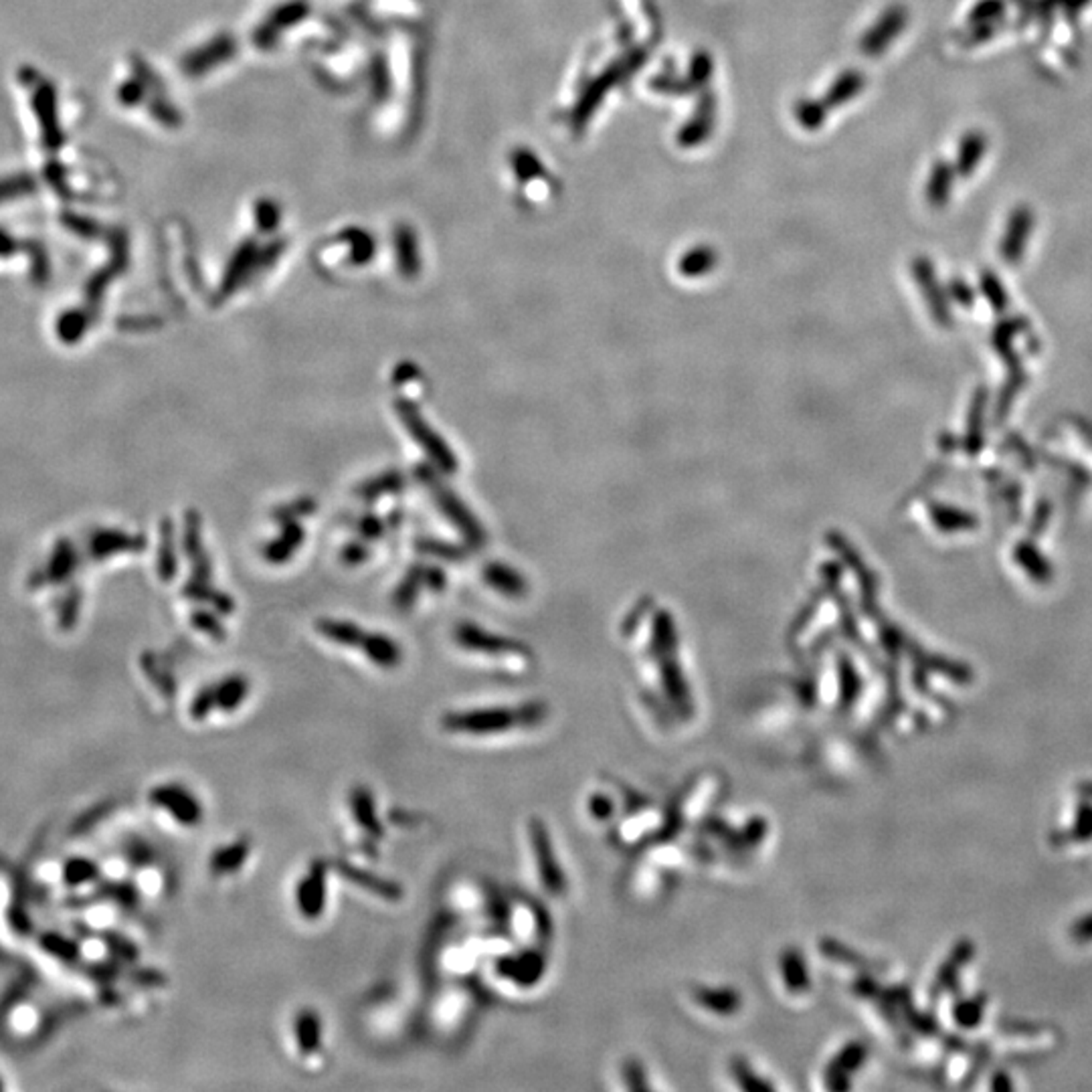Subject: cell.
<instances>
[{
  "mask_svg": "<svg viewBox=\"0 0 1092 1092\" xmlns=\"http://www.w3.org/2000/svg\"><path fill=\"white\" fill-rule=\"evenodd\" d=\"M528 832H531V846L534 852V862H537L538 876L542 880L540 884L545 887L548 895L562 896L567 892V878L565 872H562L561 864L554 858L553 841L551 836H548L546 825L538 822V819H531Z\"/></svg>",
  "mask_w": 1092,
  "mask_h": 1092,
  "instance_id": "cell-6",
  "label": "cell"
},
{
  "mask_svg": "<svg viewBox=\"0 0 1092 1092\" xmlns=\"http://www.w3.org/2000/svg\"><path fill=\"white\" fill-rule=\"evenodd\" d=\"M910 12L906 4H890L874 25L860 37V51L866 57H878L888 51V47L906 31Z\"/></svg>",
  "mask_w": 1092,
  "mask_h": 1092,
  "instance_id": "cell-7",
  "label": "cell"
},
{
  "mask_svg": "<svg viewBox=\"0 0 1092 1092\" xmlns=\"http://www.w3.org/2000/svg\"><path fill=\"white\" fill-rule=\"evenodd\" d=\"M190 623H192V627H195V630L203 631L205 635H209V638L215 639V641H223L227 638V631H225L223 623H221V621L215 616H213V613L205 611V609L192 611Z\"/></svg>",
  "mask_w": 1092,
  "mask_h": 1092,
  "instance_id": "cell-35",
  "label": "cell"
},
{
  "mask_svg": "<svg viewBox=\"0 0 1092 1092\" xmlns=\"http://www.w3.org/2000/svg\"><path fill=\"white\" fill-rule=\"evenodd\" d=\"M415 474H417V480L433 494L435 504H438L441 514L449 518V523L458 528L469 545H482L484 531H482L480 523H477V520L472 516V512L468 510V506L453 494V490L447 488V485L441 482V477L435 476L433 469L430 466H423V463L415 468Z\"/></svg>",
  "mask_w": 1092,
  "mask_h": 1092,
  "instance_id": "cell-4",
  "label": "cell"
},
{
  "mask_svg": "<svg viewBox=\"0 0 1092 1092\" xmlns=\"http://www.w3.org/2000/svg\"><path fill=\"white\" fill-rule=\"evenodd\" d=\"M989 148V140L987 134L981 130H967L965 134L961 136L959 146H957V156H955V170H957V176L961 178H971L977 168H980V164L983 162L985 154H987Z\"/></svg>",
  "mask_w": 1092,
  "mask_h": 1092,
  "instance_id": "cell-17",
  "label": "cell"
},
{
  "mask_svg": "<svg viewBox=\"0 0 1092 1092\" xmlns=\"http://www.w3.org/2000/svg\"><path fill=\"white\" fill-rule=\"evenodd\" d=\"M955 176H957L955 164L947 160H937L933 164L925 187V198L933 209H943V206H947V203L951 201Z\"/></svg>",
  "mask_w": 1092,
  "mask_h": 1092,
  "instance_id": "cell-19",
  "label": "cell"
},
{
  "mask_svg": "<svg viewBox=\"0 0 1092 1092\" xmlns=\"http://www.w3.org/2000/svg\"><path fill=\"white\" fill-rule=\"evenodd\" d=\"M316 631L328 641H332V644L345 646V647H359V649L362 646L364 633H367L364 630H360L359 625L352 623V621L328 619V617L316 621Z\"/></svg>",
  "mask_w": 1092,
  "mask_h": 1092,
  "instance_id": "cell-24",
  "label": "cell"
},
{
  "mask_svg": "<svg viewBox=\"0 0 1092 1092\" xmlns=\"http://www.w3.org/2000/svg\"><path fill=\"white\" fill-rule=\"evenodd\" d=\"M330 862L314 860L310 864L308 872L299 878L296 887V906L298 912L306 920H318L326 910L328 898V870Z\"/></svg>",
  "mask_w": 1092,
  "mask_h": 1092,
  "instance_id": "cell-8",
  "label": "cell"
},
{
  "mask_svg": "<svg viewBox=\"0 0 1092 1092\" xmlns=\"http://www.w3.org/2000/svg\"><path fill=\"white\" fill-rule=\"evenodd\" d=\"M545 718V706L538 702H528L516 709L508 706H492V709H469L452 710L441 716L439 724L452 734H472V737H488V734H502L518 728H532Z\"/></svg>",
  "mask_w": 1092,
  "mask_h": 1092,
  "instance_id": "cell-1",
  "label": "cell"
},
{
  "mask_svg": "<svg viewBox=\"0 0 1092 1092\" xmlns=\"http://www.w3.org/2000/svg\"><path fill=\"white\" fill-rule=\"evenodd\" d=\"M417 548L421 553L438 556V559L441 561H463L461 546L445 545V542H441V540H419Z\"/></svg>",
  "mask_w": 1092,
  "mask_h": 1092,
  "instance_id": "cell-39",
  "label": "cell"
},
{
  "mask_svg": "<svg viewBox=\"0 0 1092 1092\" xmlns=\"http://www.w3.org/2000/svg\"><path fill=\"white\" fill-rule=\"evenodd\" d=\"M484 579L490 585V587L498 589L502 595H508V597L524 595L523 577H520L516 570L506 565H498V562H490V565H485Z\"/></svg>",
  "mask_w": 1092,
  "mask_h": 1092,
  "instance_id": "cell-25",
  "label": "cell"
},
{
  "mask_svg": "<svg viewBox=\"0 0 1092 1092\" xmlns=\"http://www.w3.org/2000/svg\"><path fill=\"white\" fill-rule=\"evenodd\" d=\"M712 71H715V61H712L710 53L696 51L694 55H692V59H690L686 77H688V81H690L692 88L701 89V88H706V85H709L710 77H712Z\"/></svg>",
  "mask_w": 1092,
  "mask_h": 1092,
  "instance_id": "cell-33",
  "label": "cell"
},
{
  "mask_svg": "<svg viewBox=\"0 0 1092 1092\" xmlns=\"http://www.w3.org/2000/svg\"><path fill=\"white\" fill-rule=\"evenodd\" d=\"M999 25H971L969 31L961 37L963 47H975L981 43H987L994 35H997Z\"/></svg>",
  "mask_w": 1092,
  "mask_h": 1092,
  "instance_id": "cell-41",
  "label": "cell"
},
{
  "mask_svg": "<svg viewBox=\"0 0 1092 1092\" xmlns=\"http://www.w3.org/2000/svg\"><path fill=\"white\" fill-rule=\"evenodd\" d=\"M184 551L192 565V579L211 583V561L201 538V516L195 510L184 514Z\"/></svg>",
  "mask_w": 1092,
  "mask_h": 1092,
  "instance_id": "cell-14",
  "label": "cell"
},
{
  "mask_svg": "<svg viewBox=\"0 0 1092 1092\" xmlns=\"http://www.w3.org/2000/svg\"><path fill=\"white\" fill-rule=\"evenodd\" d=\"M453 639L455 644L460 647L468 649V652H477V654H524L528 649H524V646L516 644V641H510L506 638H500V635H494L490 631L482 630V627H477L474 623H468V621H463V623H458V627L453 630Z\"/></svg>",
  "mask_w": 1092,
  "mask_h": 1092,
  "instance_id": "cell-10",
  "label": "cell"
},
{
  "mask_svg": "<svg viewBox=\"0 0 1092 1092\" xmlns=\"http://www.w3.org/2000/svg\"><path fill=\"white\" fill-rule=\"evenodd\" d=\"M866 83H868L866 75H864L860 69L841 71L830 88H827L825 96H824V104L830 110L841 108L844 104L858 97L864 91V88H866Z\"/></svg>",
  "mask_w": 1092,
  "mask_h": 1092,
  "instance_id": "cell-21",
  "label": "cell"
},
{
  "mask_svg": "<svg viewBox=\"0 0 1092 1092\" xmlns=\"http://www.w3.org/2000/svg\"><path fill=\"white\" fill-rule=\"evenodd\" d=\"M421 378V370L417 368L415 362L405 360L401 364H397L395 370H392V384L395 387H403V384L415 383Z\"/></svg>",
  "mask_w": 1092,
  "mask_h": 1092,
  "instance_id": "cell-43",
  "label": "cell"
},
{
  "mask_svg": "<svg viewBox=\"0 0 1092 1092\" xmlns=\"http://www.w3.org/2000/svg\"><path fill=\"white\" fill-rule=\"evenodd\" d=\"M514 168H516V174L523 178V181L545 176V167H542L537 156H534L532 152H528V150H520V152H516V156H514Z\"/></svg>",
  "mask_w": 1092,
  "mask_h": 1092,
  "instance_id": "cell-38",
  "label": "cell"
},
{
  "mask_svg": "<svg viewBox=\"0 0 1092 1092\" xmlns=\"http://www.w3.org/2000/svg\"><path fill=\"white\" fill-rule=\"evenodd\" d=\"M405 488V477L399 472H387L383 476H376L373 480L362 482L359 488H356V496L360 500H367V502H373V500L392 494V492H399Z\"/></svg>",
  "mask_w": 1092,
  "mask_h": 1092,
  "instance_id": "cell-27",
  "label": "cell"
},
{
  "mask_svg": "<svg viewBox=\"0 0 1092 1092\" xmlns=\"http://www.w3.org/2000/svg\"><path fill=\"white\" fill-rule=\"evenodd\" d=\"M360 649L364 652V655L375 663V666L383 668V670L399 668L403 662L401 644L392 639L387 633L367 631L364 633Z\"/></svg>",
  "mask_w": 1092,
  "mask_h": 1092,
  "instance_id": "cell-18",
  "label": "cell"
},
{
  "mask_svg": "<svg viewBox=\"0 0 1092 1092\" xmlns=\"http://www.w3.org/2000/svg\"><path fill=\"white\" fill-rule=\"evenodd\" d=\"M252 848L253 844L249 838H239V840L231 841V844L217 848L209 860L211 874L215 878L235 874L237 870H241L243 864L249 860V856H252Z\"/></svg>",
  "mask_w": 1092,
  "mask_h": 1092,
  "instance_id": "cell-20",
  "label": "cell"
},
{
  "mask_svg": "<svg viewBox=\"0 0 1092 1092\" xmlns=\"http://www.w3.org/2000/svg\"><path fill=\"white\" fill-rule=\"evenodd\" d=\"M1005 9V0H977L967 14V25H999Z\"/></svg>",
  "mask_w": 1092,
  "mask_h": 1092,
  "instance_id": "cell-32",
  "label": "cell"
},
{
  "mask_svg": "<svg viewBox=\"0 0 1092 1092\" xmlns=\"http://www.w3.org/2000/svg\"><path fill=\"white\" fill-rule=\"evenodd\" d=\"M646 61H647L646 49L635 47L631 49V51L625 53L623 59L613 61L609 67H605L601 74H599L595 80L581 91L579 99H577V104L573 108V116H570V126H573V130L581 132L583 128L587 126L589 118L593 116L599 105H601L603 97L609 94L611 88H616L617 83L625 81L627 77H631L635 71H639L646 66Z\"/></svg>",
  "mask_w": 1092,
  "mask_h": 1092,
  "instance_id": "cell-2",
  "label": "cell"
},
{
  "mask_svg": "<svg viewBox=\"0 0 1092 1092\" xmlns=\"http://www.w3.org/2000/svg\"><path fill=\"white\" fill-rule=\"evenodd\" d=\"M716 263V253L712 247H696L688 252L686 255L680 259V274L696 277L702 274H709V271L715 267Z\"/></svg>",
  "mask_w": 1092,
  "mask_h": 1092,
  "instance_id": "cell-31",
  "label": "cell"
},
{
  "mask_svg": "<svg viewBox=\"0 0 1092 1092\" xmlns=\"http://www.w3.org/2000/svg\"><path fill=\"white\" fill-rule=\"evenodd\" d=\"M715 121H716V97L715 94H710V91H706V94L701 97V102H698L694 113L690 116V120L680 128V130H678L676 134L678 146L696 148V146L704 144V142L710 138L712 130H715Z\"/></svg>",
  "mask_w": 1092,
  "mask_h": 1092,
  "instance_id": "cell-12",
  "label": "cell"
},
{
  "mask_svg": "<svg viewBox=\"0 0 1092 1092\" xmlns=\"http://www.w3.org/2000/svg\"><path fill=\"white\" fill-rule=\"evenodd\" d=\"M395 413H397V417L401 419V423L405 425L407 433L417 441L419 447L430 455L431 461L441 469V472L444 474L458 472V458H455V453L449 449L447 441L441 438V435L423 419L415 403L407 401V399H399V401H395Z\"/></svg>",
  "mask_w": 1092,
  "mask_h": 1092,
  "instance_id": "cell-3",
  "label": "cell"
},
{
  "mask_svg": "<svg viewBox=\"0 0 1092 1092\" xmlns=\"http://www.w3.org/2000/svg\"><path fill=\"white\" fill-rule=\"evenodd\" d=\"M423 585H427L433 593H441L447 585V577L439 567H425L423 570Z\"/></svg>",
  "mask_w": 1092,
  "mask_h": 1092,
  "instance_id": "cell-45",
  "label": "cell"
},
{
  "mask_svg": "<svg viewBox=\"0 0 1092 1092\" xmlns=\"http://www.w3.org/2000/svg\"><path fill=\"white\" fill-rule=\"evenodd\" d=\"M649 89L655 91V94L674 96V97L690 96V94H694V91H696L690 85L688 77H680V75H676V74H672V71H668V69L660 71L658 75L649 80Z\"/></svg>",
  "mask_w": 1092,
  "mask_h": 1092,
  "instance_id": "cell-30",
  "label": "cell"
},
{
  "mask_svg": "<svg viewBox=\"0 0 1092 1092\" xmlns=\"http://www.w3.org/2000/svg\"><path fill=\"white\" fill-rule=\"evenodd\" d=\"M1036 225V215H1034L1032 206L1018 205L1013 206L1008 225H1005L1003 239H1002V255L1008 261H1018L1024 255L1026 243L1030 241V235Z\"/></svg>",
  "mask_w": 1092,
  "mask_h": 1092,
  "instance_id": "cell-13",
  "label": "cell"
},
{
  "mask_svg": "<svg viewBox=\"0 0 1092 1092\" xmlns=\"http://www.w3.org/2000/svg\"><path fill=\"white\" fill-rule=\"evenodd\" d=\"M423 570H425L423 565H415L407 570L403 581L399 583L395 595H392L395 609H401V611L411 609V605L415 603L421 587H423Z\"/></svg>",
  "mask_w": 1092,
  "mask_h": 1092,
  "instance_id": "cell-28",
  "label": "cell"
},
{
  "mask_svg": "<svg viewBox=\"0 0 1092 1092\" xmlns=\"http://www.w3.org/2000/svg\"><path fill=\"white\" fill-rule=\"evenodd\" d=\"M160 577L164 581H170L176 573V551L173 540V524L164 523L162 526V546H160Z\"/></svg>",
  "mask_w": 1092,
  "mask_h": 1092,
  "instance_id": "cell-34",
  "label": "cell"
},
{
  "mask_svg": "<svg viewBox=\"0 0 1092 1092\" xmlns=\"http://www.w3.org/2000/svg\"><path fill=\"white\" fill-rule=\"evenodd\" d=\"M316 510V502H314L312 498H298L294 502L280 506V508L274 510V520H277L280 524L291 523V520H298L302 516H308Z\"/></svg>",
  "mask_w": 1092,
  "mask_h": 1092,
  "instance_id": "cell-36",
  "label": "cell"
},
{
  "mask_svg": "<svg viewBox=\"0 0 1092 1092\" xmlns=\"http://www.w3.org/2000/svg\"><path fill=\"white\" fill-rule=\"evenodd\" d=\"M348 803H351L354 822L359 824L364 832H367V836L373 840H383L384 825L381 824V819H378L376 816V803H375L373 791L362 783L354 785V787L351 789V794H348Z\"/></svg>",
  "mask_w": 1092,
  "mask_h": 1092,
  "instance_id": "cell-15",
  "label": "cell"
},
{
  "mask_svg": "<svg viewBox=\"0 0 1092 1092\" xmlns=\"http://www.w3.org/2000/svg\"><path fill=\"white\" fill-rule=\"evenodd\" d=\"M211 712H215V694H213V686H205L192 698L189 715L197 723H203L205 718L211 716Z\"/></svg>",
  "mask_w": 1092,
  "mask_h": 1092,
  "instance_id": "cell-37",
  "label": "cell"
},
{
  "mask_svg": "<svg viewBox=\"0 0 1092 1092\" xmlns=\"http://www.w3.org/2000/svg\"><path fill=\"white\" fill-rule=\"evenodd\" d=\"M294 1036H296L298 1050L304 1056V1058H312V1056L320 1054V1050H322L324 1030H322V1018H320V1013L316 1010L304 1008L296 1013Z\"/></svg>",
  "mask_w": 1092,
  "mask_h": 1092,
  "instance_id": "cell-16",
  "label": "cell"
},
{
  "mask_svg": "<svg viewBox=\"0 0 1092 1092\" xmlns=\"http://www.w3.org/2000/svg\"><path fill=\"white\" fill-rule=\"evenodd\" d=\"M367 556H368L367 542H348V545L342 548V553H340L342 562H345V565H348V567L360 565V562L367 561Z\"/></svg>",
  "mask_w": 1092,
  "mask_h": 1092,
  "instance_id": "cell-44",
  "label": "cell"
},
{
  "mask_svg": "<svg viewBox=\"0 0 1092 1092\" xmlns=\"http://www.w3.org/2000/svg\"><path fill=\"white\" fill-rule=\"evenodd\" d=\"M330 864H332V868L338 872V876L345 878L346 882H351L352 887L367 890L368 895L383 898V901L399 902L405 895L401 884H397L395 880H389V878H384L381 874L359 868V866H354V864L345 862V860H334Z\"/></svg>",
  "mask_w": 1092,
  "mask_h": 1092,
  "instance_id": "cell-9",
  "label": "cell"
},
{
  "mask_svg": "<svg viewBox=\"0 0 1092 1092\" xmlns=\"http://www.w3.org/2000/svg\"><path fill=\"white\" fill-rule=\"evenodd\" d=\"M302 542H304V528L298 524V520H291V523L282 524L280 537L271 540L269 545H266V548H263V556H266L267 562L282 565V562L291 559V554L302 546Z\"/></svg>",
  "mask_w": 1092,
  "mask_h": 1092,
  "instance_id": "cell-23",
  "label": "cell"
},
{
  "mask_svg": "<svg viewBox=\"0 0 1092 1092\" xmlns=\"http://www.w3.org/2000/svg\"><path fill=\"white\" fill-rule=\"evenodd\" d=\"M33 190H35V181L31 176L19 174V176L4 178V181H0V201H4V198L20 197V195H28V192H33Z\"/></svg>",
  "mask_w": 1092,
  "mask_h": 1092,
  "instance_id": "cell-40",
  "label": "cell"
},
{
  "mask_svg": "<svg viewBox=\"0 0 1092 1092\" xmlns=\"http://www.w3.org/2000/svg\"><path fill=\"white\" fill-rule=\"evenodd\" d=\"M827 105L824 102H817V99H799L794 108L795 120L797 124L803 128V130H819V128L824 126V121L827 118Z\"/></svg>",
  "mask_w": 1092,
  "mask_h": 1092,
  "instance_id": "cell-29",
  "label": "cell"
},
{
  "mask_svg": "<svg viewBox=\"0 0 1092 1092\" xmlns=\"http://www.w3.org/2000/svg\"><path fill=\"white\" fill-rule=\"evenodd\" d=\"M546 959L538 951H523L520 955H504L496 961V973L504 980L516 983L518 987H532L545 975Z\"/></svg>",
  "mask_w": 1092,
  "mask_h": 1092,
  "instance_id": "cell-11",
  "label": "cell"
},
{
  "mask_svg": "<svg viewBox=\"0 0 1092 1092\" xmlns=\"http://www.w3.org/2000/svg\"><path fill=\"white\" fill-rule=\"evenodd\" d=\"M184 597L192 599V601L198 603H209L213 609H217L221 616H231L235 611V601L225 593H221V591L211 589V583H203V581H195L192 579L190 583H187V587H184Z\"/></svg>",
  "mask_w": 1092,
  "mask_h": 1092,
  "instance_id": "cell-26",
  "label": "cell"
},
{
  "mask_svg": "<svg viewBox=\"0 0 1092 1092\" xmlns=\"http://www.w3.org/2000/svg\"><path fill=\"white\" fill-rule=\"evenodd\" d=\"M148 802L152 808L167 811L176 824L184 827H197L205 817L203 803L181 783L159 785L148 794Z\"/></svg>",
  "mask_w": 1092,
  "mask_h": 1092,
  "instance_id": "cell-5",
  "label": "cell"
},
{
  "mask_svg": "<svg viewBox=\"0 0 1092 1092\" xmlns=\"http://www.w3.org/2000/svg\"><path fill=\"white\" fill-rule=\"evenodd\" d=\"M356 531H359V534L364 540H376L378 537H383L384 524L381 518L373 516V514H367V516H362L359 523H356Z\"/></svg>",
  "mask_w": 1092,
  "mask_h": 1092,
  "instance_id": "cell-42",
  "label": "cell"
},
{
  "mask_svg": "<svg viewBox=\"0 0 1092 1092\" xmlns=\"http://www.w3.org/2000/svg\"><path fill=\"white\" fill-rule=\"evenodd\" d=\"M249 692H252V682L243 674H231L223 680L213 684V694H215V710L219 712H235L239 706L247 701Z\"/></svg>",
  "mask_w": 1092,
  "mask_h": 1092,
  "instance_id": "cell-22",
  "label": "cell"
}]
</instances>
